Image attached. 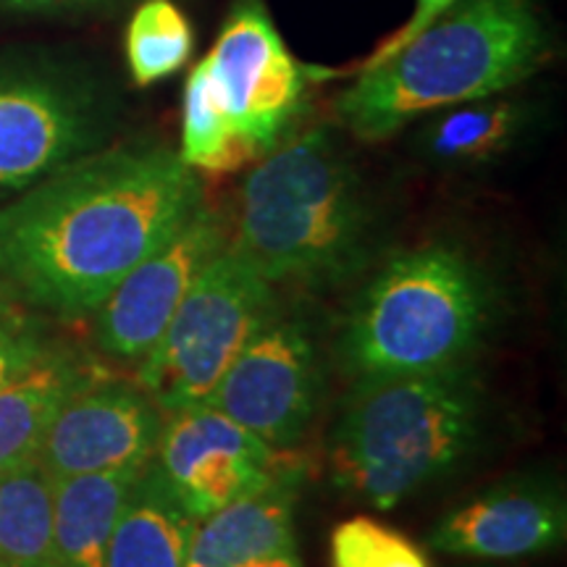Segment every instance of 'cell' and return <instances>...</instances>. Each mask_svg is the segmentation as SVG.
<instances>
[{
	"mask_svg": "<svg viewBox=\"0 0 567 567\" xmlns=\"http://www.w3.org/2000/svg\"><path fill=\"white\" fill-rule=\"evenodd\" d=\"M502 318L494 274L452 243L396 252L354 297L337 339L352 379L473 365Z\"/></svg>",
	"mask_w": 567,
	"mask_h": 567,
	"instance_id": "cell-5",
	"label": "cell"
},
{
	"mask_svg": "<svg viewBox=\"0 0 567 567\" xmlns=\"http://www.w3.org/2000/svg\"><path fill=\"white\" fill-rule=\"evenodd\" d=\"M105 130L109 105L87 76L0 55V193H21L92 153Z\"/></svg>",
	"mask_w": 567,
	"mask_h": 567,
	"instance_id": "cell-7",
	"label": "cell"
},
{
	"mask_svg": "<svg viewBox=\"0 0 567 567\" xmlns=\"http://www.w3.org/2000/svg\"><path fill=\"white\" fill-rule=\"evenodd\" d=\"M534 124V111L517 101H476L446 109L417 137V151L444 168H473L515 151Z\"/></svg>",
	"mask_w": 567,
	"mask_h": 567,
	"instance_id": "cell-18",
	"label": "cell"
},
{
	"mask_svg": "<svg viewBox=\"0 0 567 567\" xmlns=\"http://www.w3.org/2000/svg\"><path fill=\"white\" fill-rule=\"evenodd\" d=\"M0 563L59 567L53 544V478L38 460L0 473Z\"/></svg>",
	"mask_w": 567,
	"mask_h": 567,
	"instance_id": "cell-19",
	"label": "cell"
},
{
	"mask_svg": "<svg viewBox=\"0 0 567 567\" xmlns=\"http://www.w3.org/2000/svg\"><path fill=\"white\" fill-rule=\"evenodd\" d=\"M321 394L323 363L313 331L305 318L279 308L234 358L205 405L284 450L310 429Z\"/></svg>",
	"mask_w": 567,
	"mask_h": 567,
	"instance_id": "cell-8",
	"label": "cell"
},
{
	"mask_svg": "<svg viewBox=\"0 0 567 567\" xmlns=\"http://www.w3.org/2000/svg\"><path fill=\"white\" fill-rule=\"evenodd\" d=\"M279 310L274 284L226 245L197 276L140 360V386L163 415L205 405L245 344Z\"/></svg>",
	"mask_w": 567,
	"mask_h": 567,
	"instance_id": "cell-6",
	"label": "cell"
},
{
	"mask_svg": "<svg viewBox=\"0 0 567 567\" xmlns=\"http://www.w3.org/2000/svg\"><path fill=\"white\" fill-rule=\"evenodd\" d=\"M229 245V218L200 203L168 243L132 268L95 310V342L118 360L153 350L197 276Z\"/></svg>",
	"mask_w": 567,
	"mask_h": 567,
	"instance_id": "cell-10",
	"label": "cell"
},
{
	"mask_svg": "<svg viewBox=\"0 0 567 567\" xmlns=\"http://www.w3.org/2000/svg\"><path fill=\"white\" fill-rule=\"evenodd\" d=\"M200 203L197 172L163 142L87 153L0 208V279L42 310L90 316Z\"/></svg>",
	"mask_w": 567,
	"mask_h": 567,
	"instance_id": "cell-1",
	"label": "cell"
},
{
	"mask_svg": "<svg viewBox=\"0 0 567 567\" xmlns=\"http://www.w3.org/2000/svg\"><path fill=\"white\" fill-rule=\"evenodd\" d=\"M124 0H0V17H71L105 11Z\"/></svg>",
	"mask_w": 567,
	"mask_h": 567,
	"instance_id": "cell-25",
	"label": "cell"
},
{
	"mask_svg": "<svg viewBox=\"0 0 567 567\" xmlns=\"http://www.w3.org/2000/svg\"><path fill=\"white\" fill-rule=\"evenodd\" d=\"M386 247V218L331 126L279 142L245 176L229 250L268 284L342 287Z\"/></svg>",
	"mask_w": 567,
	"mask_h": 567,
	"instance_id": "cell-2",
	"label": "cell"
},
{
	"mask_svg": "<svg viewBox=\"0 0 567 567\" xmlns=\"http://www.w3.org/2000/svg\"><path fill=\"white\" fill-rule=\"evenodd\" d=\"M182 161L195 172L231 174L258 161L260 155L234 130L224 109L221 92L210 74L208 59L189 71L182 105Z\"/></svg>",
	"mask_w": 567,
	"mask_h": 567,
	"instance_id": "cell-20",
	"label": "cell"
},
{
	"mask_svg": "<svg viewBox=\"0 0 567 567\" xmlns=\"http://www.w3.org/2000/svg\"><path fill=\"white\" fill-rule=\"evenodd\" d=\"M155 463L189 517L203 520L264 488L287 457L210 405L166 415Z\"/></svg>",
	"mask_w": 567,
	"mask_h": 567,
	"instance_id": "cell-11",
	"label": "cell"
},
{
	"mask_svg": "<svg viewBox=\"0 0 567 567\" xmlns=\"http://www.w3.org/2000/svg\"><path fill=\"white\" fill-rule=\"evenodd\" d=\"M494 408L473 365L354 379L329 442L337 486L389 509L486 444Z\"/></svg>",
	"mask_w": 567,
	"mask_h": 567,
	"instance_id": "cell-4",
	"label": "cell"
},
{
	"mask_svg": "<svg viewBox=\"0 0 567 567\" xmlns=\"http://www.w3.org/2000/svg\"><path fill=\"white\" fill-rule=\"evenodd\" d=\"M302 478L300 460H287L264 488L197 520L184 567H237L297 551L295 507Z\"/></svg>",
	"mask_w": 567,
	"mask_h": 567,
	"instance_id": "cell-14",
	"label": "cell"
},
{
	"mask_svg": "<svg viewBox=\"0 0 567 567\" xmlns=\"http://www.w3.org/2000/svg\"><path fill=\"white\" fill-rule=\"evenodd\" d=\"M0 567H9V565H3V563H0Z\"/></svg>",
	"mask_w": 567,
	"mask_h": 567,
	"instance_id": "cell-27",
	"label": "cell"
},
{
	"mask_svg": "<svg viewBox=\"0 0 567 567\" xmlns=\"http://www.w3.org/2000/svg\"><path fill=\"white\" fill-rule=\"evenodd\" d=\"M195 51V32L174 0H145L126 27V63L140 87L179 71Z\"/></svg>",
	"mask_w": 567,
	"mask_h": 567,
	"instance_id": "cell-21",
	"label": "cell"
},
{
	"mask_svg": "<svg viewBox=\"0 0 567 567\" xmlns=\"http://www.w3.org/2000/svg\"><path fill=\"white\" fill-rule=\"evenodd\" d=\"M40 326L13 302L0 300V386L45 352Z\"/></svg>",
	"mask_w": 567,
	"mask_h": 567,
	"instance_id": "cell-23",
	"label": "cell"
},
{
	"mask_svg": "<svg viewBox=\"0 0 567 567\" xmlns=\"http://www.w3.org/2000/svg\"><path fill=\"white\" fill-rule=\"evenodd\" d=\"M455 3H457V0H417L413 17H410L408 24L402 27L400 32H394L392 38H389L386 42H381V45L375 48V53L371 55V59H368L365 63H360L358 71L371 69V66H375V63L386 61L389 55H394L396 51H400L402 45H408V42L413 40L415 34H421V32L425 30V27L434 24V21H436L439 17H442V13L450 11Z\"/></svg>",
	"mask_w": 567,
	"mask_h": 567,
	"instance_id": "cell-24",
	"label": "cell"
},
{
	"mask_svg": "<svg viewBox=\"0 0 567 567\" xmlns=\"http://www.w3.org/2000/svg\"><path fill=\"white\" fill-rule=\"evenodd\" d=\"M534 0H457L386 61L358 71L334 113L352 137L381 142L425 113L486 101L547 59Z\"/></svg>",
	"mask_w": 567,
	"mask_h": 567,
	"instance_id": "cell-3",
	"label": "cell"
},
{
	"mask_svg": "<svg viewBox=\"0 0 567 567\" xmlns=\"http://www.w3.org/2000/svg\"><path fill=\"white\" fill-rule=\"evenodd\" d=\"M195 523L153 457L126 496L103 567H184Z\"/></svg>",
	"mask_w": 567,
	"mask_h": 567,
	"instance_id": "cell-15",
	"label": "cell"
},
{
	"mask_svg": "<svg viewBox=\"0 0 567 567\" xmlns=\"http://www.w3.org/2000/svg\"><path fill=\"white\" fill-rule=\"evenodd\" d=\"M567 536L565 488L526 473L488 486L431 530L436 551L473 559H520L559 547Z\"/></svg>",
	"mask_w": 567,
	"mask_h": 567,
	"instance_id": "cell-13",
	"label": "cell"
},
{
	"mask_svg": "<svg viewBox=\"0 0 567 567\" xmlns=\"http://www.w3.org/2000/svg\"><path fill=\"white\" fill-rule=\"evenodd\" d=\"M234 130L264 158L300 118L308 71L284 45L258 0H239L205 55Z\"/></svg>",
	"mask_w": 567,
	"mask_h": 567,
	"instance_id": "cell-9",
	"label": "cell"
},
{
	"mask_svg": "<svg viewBox=\"0 0 567 567\" xmlns=\"http://www.w3.org/2000/svg\"><path fill=\"white\" fill-rule=\"evenodd\" d=\"M87 379L71 354L45 350L0 386V473L38 460L48 425Z\"/></svg>",
	"mask_w": 567,
	"mask_h": 567,
	"instance_id": "cell-17",
	"label": "cell"
},
{
	"mask_svg": "<svg viewBox=\"0 0 567 567\" xmlns=\"http://www.w3.org/2000/svg\"><path fill=\"white\" fill-rule=\"evenodd\" d=\"M166 415L142 386L90 379L63 402L38 463L55 478L151 463Z\"/></svg>",
	"mask_w": 567,
	"mask_h": 567,
	"instance_id": "cell-12",
	"label": "cell"
},
{
	"mask_svg": "<svg viewBox=\"0 0 567 567\" xmlns=\"http://www.w3.org/2000/svg\"><path fill=\"white\" fill-rule=\"evenodd\" d=\"M145 465L53 481V544L59 567H103L113 526Z\"/></svg>",
	"mask_w": 567,
	"mask_h": 567,
	"instance_id": "cell-16",
	"label": "cell"
},
{
	"mask_svg": "<svg viewBox=\"0 0 567 567\" xmlns=\"http://www.w3.org/2000/svg\"><path fill=\"white\" fill-rule=\"evenodd\" d=\"M237 567H302L297 551H284V555H271V557H258L250 559V563H243Z\"/></svg>",
	"mask_w": 567,
	"mask_h": 567,
	"instance_id": "cell-26",
	"label": "cell"
},
{
	"mask_svg": "<svg viewBox=\"0 0 567 567\" xmlns=\"http://www.w3.org/2000/svg\"><path fill=\"white\" fill-rule=\"evenodd\" d=\"M329 557L331 567H431L408 536L365 515L331 530Z\"/></svg>",
	"mask_w": 567,
	"mask_h": 567,
	"instance_id": "cell-22",
	"label": "cell"
}]
</instances>
